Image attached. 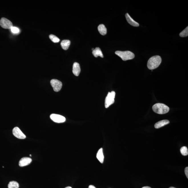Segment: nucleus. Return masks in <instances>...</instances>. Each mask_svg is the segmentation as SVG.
Masks as SVG:
<instances>
[{"label": "nucleus", "instance_id": "nucleus-24", "mask_svg": "<svg viewBox=\"0 0 188 188\" xmlns=\"http://www.w3.org/2000/svg\"><path fill=\"white\" fill-rule=\"evenodd\" d=\"M142 188H151V187H149V186H145V187H142Z\"/></svg>", "mask_w": 188, "mask_h": 188}, {"label": "nucleus", "instance_id": "nucleus-2", "mask_svg": "<svg viewBox=\"0 0 188 188\" xmlns=\"http://www.w3.org/2000/svg\"><path fill=\"white\" fill-rule=\"evenodd\" d=\"M152 109L153 111L159 114H165L169 111V107L165 104L157 103L153 106Z\"/></svg>", "mask_w": 188, "mask_h": 188}, {"label": "nucleus", "instance_id": "nucleus-7", "mask_svg": "<svg viewBox=\"0 0 188 188\" xmlns=\"http://www.w3.org/2000/svg\"><path fill=\"white\" fill-rule=\"evenodd\" d=\"M50 119L55 122L57 123H61L65 122L66 120L65 118L62 115L52 114L50 115Z\"/></svg>", "mask_w": 188, "mask_h": 188}, {"label": "nucleus", "instance_id": "nucleus-17", "mask_svg": "<svg viewBox=\"0 0 188 188\" xmlns=\"http://www.w3.org/2000/svg\"><path fill=\"white\" fill-rule=\"evenodd\" d=\"M8 187L9 188H19V183L16 181H12L9 183Z\"/></svg>", "mask_w": 188, "mask_h": 188}, {"label": "nucleus", "instance_id": "nucleus-22", "mask_svg": "<svg viewBox=\"0 0 188 188\" xmlns=\"http://www.w3.org/2000/svg\"><path fill=\"white\" fill-rule=\"evenodd\" d=\"M185 175L188 178V167H186L185 170Z\"/></svg>", "mask_w": 188, "mask_h": 188}, {"label": "nucleus", "instance_id": "nucleus-26", "mask_svg": "<svg viewBox=\"0 0 188 188\" xmlns=\"http://www.w3.org/2000/svg\"><path fill=\"white\" fill-rule=\"evenodd\" d=\"M175 188L174 187H170V188Z\"/></svg>", "mask_w": 188, "mask_h": 188}, {"label": "nucleus", "instance_id": "nucleus-8", "mask_svg": "<svg viewBox=\"0 0 188 188\" xmlns=\"http://www.w3.org/2000/svg\"><path fill=\"white\" fill-rule=\"evenodd\" d=\"M13 134L15 136L20 139L26 138V136L18 127H15L13 130Z\"/></svg>", "mask_w": 188, "mask_h": 188}, {"label": "nucleus", "instance_id": "nucleus-19", "mask_svg": "<svg viewBox=\"0 0 188 188\" xmlns=\"http://www.w3.org/2000/svg\"><path fill=\"white\" fill-rule=\"evenodd\" d=\"M49 38L52 41L55 43L59 42L60 41V39L56 36L54 35L51 34L49 36Z\"/></svg>", "mask_w": 188, "mask_h": 188}, {"label": "nucleus", "instance_id": "nucleus-25", "mask_svg": "<svg viewBox=\"0 0 188 188\" xmlns=\"http://www.w3.org/2000/svg\"><path fill=\"white\" fill-rule=\"evenodd\" d=\"M65 188H72V187H70V186H68L67 187H66Z\"/></svg>", "mask_w": 188, "mask_h": 188}, {"label": "nucleus", "instance_id": "nucleus-23", "mask_svg": "<svg viewBox=\"0 0 188 188\" xmlns=\"http://www.w3.org/2000/svg\"><path fill=\"white\" fill-rule=\"evenodd\" d=\"M88 188H96L94 186L92 185H90L89 186Z\"/></svg>", "mask_w": 188, "mask_h": 188}, {"label": "nucleus", "instance_id": "nucleus-4", "mask_svg": "<svg viewBox=\"0 0 188 188\" xmlns=\"http://www.w3.org/2000/svg\"><path fill=\"white\" fill-rule=\"evenodd\" d=\"M115 92L112 91L109 92L106 97L105 100V107L106 108H108L110 106L114 103Z\"/></svg>", "mask_w": 188, "mask_h": 188}, {"label": "nucleus", "instance_id": "nucleus-1", "mask_svg": "<svg viewBox=\"0 0 188 188\" xmlns=\"http://www.w3.org/2000/svg\"><path fill=\"white\" fill-rule=\"evenodd\" d=\"M162 62V59L159 56L151 57L148 60L147 62V67L150 70H153L159 67Z\"/></svg>", "mask_w": 188, "mask_h": 188}, {"label": "nucleus", "instance_id": "nucleus-15", "mask_svg": "<svg viewBox=\"0 0 188 188\" xmlns=\"http://www.w3.org/2000/svg\"><path fill=\"white\" fill-rule=\"evenodd\" d=\"M98 30L99 33L102 35H105L107 34V30L105 25L103 24L99 25L98 27Z\"/></svg>", "mask_w": 188, "mask_h": 188}, {"label": "nucleus", "instance_id": "nucleus-20", "mask_svg": "<svg viewBox=\"0 0 188 188\" xmlns=\"http://www.w3.org/2000/svg\"><path fill=\"white\" fill-rule=\"evenodd\" d=\"M179 36L181 37H187L188 36V27H187L185 29L180 33Z\"/></svg>", "mask_w": 188, "mask_h": 188}, {"label": "nucleus", "instance_id": "nucleus-3", "mask_svg": "<svg viewBox=\"0 0 188 188\" xmlns=\"http://www.w3.org/2000/svg\"><path fill=\"white\" fill-rule=\"evenodd\" d=\"M115 53L124 61L133 59L135 57L134 54L130 51H121L118 50L115 52Z\"/></svg>", "mask_w": 188, "mask_h": 188}, {"label": "nucleus", "instance_id": "nucleus-6", "mask_svg": "<svg viewBox=\"0 0 188 188\" xmlns=\"http://www.w3.org/2000/svg\"><path fill=\"white\" fill-rule=\"evenodd\" d=\"M0 25L2 28L5 29H11L13 27L12 22L7 19L2 18L0 21Z\"/></svg>", "mask_w": 188, "mask_h": 188}, {"label": "nucleus", "instance_id": "nucleus-13", "mask_svg": "<svg viewBox=\"0 0 188 188\" xmlns=\"http://www.w3.org/2000/svg\"><path fill=\"white\" fill-rule=\"evenodd\" d=\"M92 54L96 58H97L98 56H100L101 58L104 57L102 50L99 47H96V48L94 49V50H92Z\"/></svg>", "mask_w": 188, "mask_h": 188}, {"label": "nucleus", "instance_id": "nucleus-11", "mask_svg": "<svg viewBox=\"0 0 188 188\" xmlns=\"http://www.w3.org/2000/svg\"><path fill=\"white\" fill-rule=\"evenodd\" d=\"M126 17L128 23L130 25H132V26L138 27L140 26V25H139V24L138 23L135 21V20L133 19L132 18H131V17L128 13H127L126 14Z\"/></svg>", "mask_w": 188, "mask_h": 188}, {"label": "nucleus", "instance_id": "nucleus-21", "mask_svg": "<svg viewBox=\"0 0 188 188\" xmlns=\"http://www.w3.org/2000/svg\"><path fill=\"white\" fill-rule=\"evenodd\" d=\"M11 29L12 32L15 34H18L20 31L19 29L15 27H12Z\"/></svg>", "mask_w": 188, "mask_h": 188}, {"label": "nucleus", "instance_id": "nucleus-12", "mask_svg": "<svg viewBox=\"0 0 188 188\" xmlns=\"http://www.w3.org/2000/svg\"><path fill=\"white\" fill-rule=\"evenodd\" d=\"M170 122L168 120H165L159 121L155 124V128L156 129H159L166 125L169 124Z\"/></svg>", "mask_w": 188, "mask_h": 188}, {"label": "nucleus", "instance_id": "nucleus-14", "mask_svg": "<svg viewBox=\"0 0 188 188\" xmlns=\"http://www.w3.org/2000/svg\"><path fill=\"white\" fill-rule=\"evenodd\" d=\"M97 157L98 160L101 163H103L104 157L103 153V149L102 148H101L98 151L97 154Z\"/></svg>", "mask_w": 188, "mask_h": 188}, {"label": "nucleus", "instance_id": "nucleus-18", "mask_svg": "<svg viewBox=\"0 0 188 188\" xmlns=\"http://www.w3.org/2000/svg\"><path fill=\"white\" fill-rule=\"evenodd\" d=\"M180 151L181 154L183 156L187 155L188 154V149L187 147L186 146H183L181 147Z\"/></svg>", "mask_w": 188, "mask_h": 188}, {"label": "nucleus", "instance_id": "nucleus-10", "mask_svg": "<svg viewBox=\"0 0 188 188\" xmlns=\"http://www.w3.org/2000/svg\"><path fill=\"white\" fill-rule=\"evenodd\" d=\"M80 64L77 62L74 63L72 67V72L76 76H78L80 72Z\"/></svg>", "mask_w": 188, "mask_h": 188}, {"label": "nucleus", "instance_id": "nucleus-9", "mask_svg": "<svg viewBox=\"0 0 188 188\" xmlns=\"http://www.w3.org/2000/svg\"><path fill=\"white\" fill-rule=\"evenodd\" d=\"M32 159L28 157H24L20 159L19 162V165L20 167H23L28 165L32 162Z\"/></svg>", "mask_w": 188, "mask_h": 188}, {"label": "nucleus", "instance_id": "nucleus-5", "mask_svg": "<svg viewBox=\"0 0 188 188\" xmlns=\"http://www.w3.org/2000/svg\"><path fill=\"white\" fill-rule=\"evenodd\" d=\"M50 84L54 90L58 92L60 90L62 87V83L60 80L56 79H52L50 80Z\"/></svg>", "mask_w": 188, "mask_h": 188}, {"label": "nucleus", "instance_id": "nucleus-16", "mask_svg": "<svg viewBox=\"0 0 188 188\" xmlns=\"http://www.w3.org/2000/svg\"><path fill=\"white\" fill-rule=\"evenodd\" d=\"M70 44V41L69 40H64L61 42V45L63 49L66 50L68 49Z\"/></svg>", "mask_w": 188, "mask_h": 188}, {"label": "nucleus", "instance_id": "nucleus-27", "mask_svg": "<svg viewBox=\"0 0 188 188\" xmlns=\"http://www.w3.org/2000/svg\"><path fill=\"white\" fill-rule=\"evenodd\" d=\"M30 156H31V154H30Z\"/></svg>", "mask_w": 188, "mask_h": 188}]
</instances>
